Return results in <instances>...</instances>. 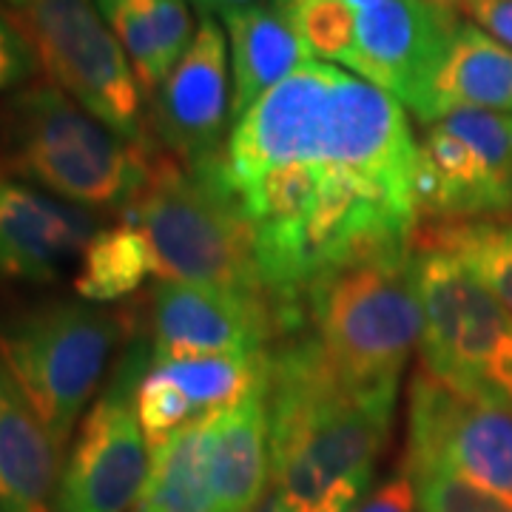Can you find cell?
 I'll return each instance as SVG.
<instances>
[{
  "instance_id": "cell-20",
  "label": "cell",
  "mask_w": 512,
  "mask_h": 512,
  "mask_svg": "<svg viewBox=\"0 0 512 512\" xmlns=\"http://www.w3.org/2000/svg\"><path fill=\"white\" fill-rule=\"evenodd\" d=\"M456 109L512 114V49L470 23L458 26L436 74L433 123Z\"/></svg>"
},
{
  "instance_id": "cell-27",
  "label": "cell",
  "mask_w": 512,
  "mask_h": 512,
  "mask_svg": "<svg viewBox=\"0 0 512 512\" xmlns=\"http://www.w3.org/2000/svg\"><path fill=\"white\" fill-rule=\"evenodd\" d=\"M134 413H137L140 430H143L151 450L160 447L165 439H171L188 421H194L191 404L185 402L180 387L157 367H148V373L137 387Z\"/></svg>"
},
{
  "instance_id": "cell-33",
  "label": "cell",
  "mask_w": 512,
  "mask_h": 512,
  "mask_svg": "<svg viewBox=\"0 0 512 512\" xmlns=\"http://www.w3.org/2000/svg\"><path fill=\"white\" fill-rule=\"evenodd\" d=\"M188 3H194L197 9H200L202 15H231V12H239V9H248V6H259V3H265V0H188Z\"/></svg>"
},
{
  "instance_id": "cell-15",
  "label": "cell",
  "mask_w": 512,
  "mask_h": 512,
  "mask_svg": "<svg viewBox=\"0 0 512 512\" xmlns=\"http://www.w3.org/2000/svg\"><path fill=\"white\" fill-rule=\"evenodd\" d=\"M97 231V214L0 168V285L55 282Z\"/></svg>"
},
{
  "instance_id": "cell-16",
  "label": "cell",
  "mask_w": 512,
  "mask_h": 512,
  "mask_svg": "<svg viewBox=\"0 0 512 512\" xmlns=\"http://www.w3.org/2000/svg\"><path fill=\"white\" fill-rule=\"evenodd\" d=\"M416 211L427 222L504 217L512 211V174L447 123H430L419 143Z\"/></svg>"
},
{
  "instance_id": "cell-18",
  "label": "cell",
  "mask_w": 512,
  "mask_h": 512,
  "mask_svg": "<svg viewBox=\"0 0 512 512\" xmlns=\"http://www.w3.org/2000/svg\"><path fill=\"white\" fill-rule=\"evenodd\" d=\"M66 453L0 362V512H52Z\"/></svg>"
},
{
  "instance_id": "cell-28",
  "label": "cell",
  "mask_w": 512,
  "mask_h": 512,
  "mask_svg": "<svg viewBox=\"0 0 512 512\" xmlns=\"http://www.w3.org/2000/svg\"><path fill=\"white\" fill-rule=\"evenodd\" d=\"M407 473L416 484V495L424 512H512V504H507L504 498L481 490L456 473H447L439 467L407 470Z\"/></svg>"
},
{
  "instance_id": "cell-22",
  "label": "cell",
  "mask_w": 512,
  "mask_h": 512,
  "mask_svg": "<svg viewBox=\"0 0 512 512\" xmlns=\"http://www.w3.org/2000/svg\"><path fill=\"white\" fill-rule=\"evenodd\" d=\"M413 245L436 248L456 259L467 274L512 313V220L427 222L416 228Z\"/></svg>"
},
{
  "instance_id": "cell-13",
  "label": "cell",
  "mask_w": 512,
  "mask_h": 512,
  "mask_svg": "<svg viewBox=\"0 0 512 512\" xmlns=\"http://www.w3.org/2000/svg\"><path fill=\"white\" fill-rule=\"evenodd\" d=\"M416 163L419 143L413 140L402 103L339 69L330 100L325 165L359 174L390 200L416 211Z\"/></svg>"
},
{
  "instance_id": "cell-7",
  "label": "cell",
  "mask_w": 512,
  "mask_h": 512,
  "mask_svg": "<svg viewBox=\"0 0 512 512\" xmlns=\"http://www.w3.org/2000/svg\"><path fill=\"white\" fill-rule=\"evenodd\" d=\"M60 92L134 146H154L146 94L97 0H0Z\"/></svg>"
},
{
  "instance_id": "cell-3",
  "label": "cell",
  "mask_w": 512,
  "mask_h": 512,
  "mask_svg": "<svg viewBox=\"0 0 512 512\" xmlns=\"http://www.w3.org/2000/svg\"><path fill=\"white\" fill-rule=\"evenodd\" d=\"M154 154L157 146L128 143L46 80L0 103V168L92 214H126Z\"/></svg>"
},
{
  "instance_id": "cell-32",
  "label": "cell",
  "mask_w": 512,
  "mask_h": 512,
  "mask_svg": "<svg viewBox=\"0 0 512 512\" xmlns=\"http://www.w3.org/2000/svg\"><path fill=\"white\" fill-rule=\"evenodd\" d=\"M467 15L476 20L478 29L512 49V0H470Z\"/></svg>"
},
{
  "instance_id": "cell-11",
  "label": "cell",
  "mask_w": 512,
  "mask_h": 512,
  "mask_svg": "<svg viewBox=\"0 0 512 512\" xmlns=\"http://www.w3.org/2000/svg\"><path fill=\"white\" fill-rule=\"evenodd\" d=\"M336 72L333 63L311 60L234 123L225 143V168L237 191L279 165H325Z\"/></svg>"
},
{
  "instance_id": "cell-34",
  "label": "cell",
  "mask_w": 512,
  "mask_h": 512,
  "mask_svg": "<svg viewBox=\"0 0 512 512\" xmlns=\"http://www.w3.org/2000/svg\"><path fill=\"white\" fill-rule=\"evenodd\" d=\"M427 3H433L436 9L450 12V15H461V12H467V6H470V0H427Z\"/></svg>"
},
{
  "instance_id": "cell-5",
  "label": "cell",
  "mask_w": 512,
  "mask_h": 512,
  "mask_svg": "<svg viewBox=\"0 0 512 512\" xmlns=\"http://www.w3.org/2000/svg\"><path fill=\"white\" fill-rule=\"evenodd\" d=\"M296 330H305L350 382L399 390L424 330L410 259L365 262L319 276L302 296Z\"/></svg>"
},
{
  "instance_id": "cell-8",
  "label": "cell",
  "mask_w": 512,
  "mask_h": 512,
  "mask_svg": "<svg viewBox=\"0 0 512 512\" xmlns=\"http://www.w3.org/2000/svg\"><path fill=\"white\" fill-rule=\"evenodd\" d=\"M151 342L131 339L106 393L83 416L63 461L55 512H128L143 498L151 447L134 413V396L151 367Z\"/></svg>"
},
{
  "instance_id": "cell-4",
  "label": "cell",
  "mask_w": 512,
  "mask_h": 512,
  "mask_svg": "<svg viewBox=\"0 0 512 512\" xmlns=\"http://www.w3.org/2000/svg\"><path fill=\"white\" fill-rule=\"evenodd\" d=\"M134 336V313L86 299L55 296L0 313V362L63 453L114 353Z\"/></svg>"
},
{
  "instance_id": "cell-17",
  "label": "cell",
  "mask_w": 512,
  "mask_h": 512,
  "mask_svg": "<svg viewBox=\"0 0 512 512\" xmlns=\"http://www.w3.org/2000/svg\"><path fill=\"white\" fill-rule=\"evenodd\" d=\"M208 478L214 512H254L271 481L268 382L234 407L211 416Z\"/></svg>"
},
{
  "instance_id": "cell-10",
  "label": "cell",
  "mask_w": 512,
  "mask_h": 512,
  "mask_svg": "<svg viewBox=\"0 0 512 512\" xmlns=\"http://www.w3.org/2000/svg\"><path fill=\"white\" fill-rule=\"evenodd\" d=\"M461 18L427 0H382L356 15L342 66L433 123V83Z\"/></svg>"
},
{
  "instance_id": "cell-35",
  "label": "cell",
  "mask_w": 512,
  "mask_h": 512,
  "mask_svg": "<svg viewBox=\"0 0 512 512\" xmlns=\"http://www.w3.org/2000/svg\"><path fill=\"white\" fill-rule=\"evenodd\" d=\"M333 3H342V6H348L350 12H365V9H373V6H379L382 0H333Z\"/></svg>"
},
{
  "instance_id": "cell-31",
  "label": "cell",
  "mask_w": 512,
  "mask_h": 512,
  "mask_svg": "<svg viewBox=\"0 0 512 512\" xmlns=\"http://www.w3.org/2000/svg\"><path fill=\"white\" fill-rule=\"evenodd\" d=\"M416 501H419L416 484H413L410 473L402 470L399 476H393L387 484H382L365 504H359L353 512H413Z\"/></svg>"
},
{
  "instance_id": "cell-26",
  "label": "cell",
  "mask_w": 512,
  "mask_h": 512,
  "mask_svg": "<svg viewBox=\"0 0 512 512\" xmlns=\"http://www.w3.org/2000/svg\"><path fill=\"white\" fill-rule=\"evenodd\" d=\"M97 9L103 12L114 37L120 40L143 94L151 97L163 86L171 69L165 63L160 37L148 18L143 0H97Z\"/></svg>"
},
{
  "instance_id": "cell-25",
  "label": "cell",
  "mask_w": 512,
  "mask_h": 512,
  "mask_svg": "<svg viewBox=\"0 0 512 512\" xmlns=\"http://www.w3.org/2000/svg\"><path fill=\"white\" fill-rule=\"evenodd\" d=\"M325 171L328 165L322 163L279 165L254 183L239 188L251 225L271 228V225H293L305 220V214L316 200V191L325 180Z\"/></svg>"
},
{
  "instance_id": "cell-21",
  "label": "cell",
  "mask_w": 512,
  "mask_h": 512,
  "mask_svg": "<svg viewBox=\"0 0 512 512\" xmlns=\"http://www.w3.org/2000/svg\"><path fill=\"white\" fill-rule=\"evenodd\" d=\"M211 416L188 421L171 439L151 450L143 504L154 512H214L208 478Z\"/></svg>"
},
{
  "instance_id": "cell-23",
  "label": "cell",
  "mask_w": 512,
  "mask_h": 512,
  "mask_svg": "<svg viewBox=\"0 0 512 512\" xmlns=\"http://www.w3.org/2000/svg\"><path fill=\"white\" fill-rule=\"evenodd\" d=\"M151 274L157 276V268L146 237L123 220L94 234L74 276V293L86 302L106 305L137 291Z\"/></svg>"
},
{
  "instance_id": "cell-37",
  "label": "cell",
  "mask_w": 512,
  "mask_h": 512,
  "mask_svg": "<svg viewBox=\"0 0 512 512\" xmlns=\"http://www.w3.org/2000/svg\"><path fill=\"white\" fill-rule=\"evenodd\" d=\"M128 512H154V510H148L146 504H140V507H134V510H128Z\"/></svg>"
},
{
  "instance_id": "cell-12",
  "label": "cell",
  "mask_w": 512,
  "mask_h": 512,
  "mask_svg": "<svg viewBox=\"0 0 512 512\" xmlns=\"http://www.w3.org/2000/svg\"><path fill=\"white\" fill-rule=\"evenodd\" d=\"M279 339L274 308L245 293L160 279L148 293L151 362L256 356Z\"/></svg>"
},
{
  "instance_id": "cell-29",
  "label": "cell",
  "mask_w": 512,
  "mask_h": 512,
  "mask_svg": "<svg viewBox=\"0 0 512 512\" xmlns=\"http://www.w3.org/2000/svg\"><path fill=\"white\" fill-rule=\"evenodd\" d=\"M143 6L157 29L165 63H168V69H174L197 37L188 0H143Z\"/></svg>"
},
{
  "instance_id": "cell-2",
  "label": "cell",
  "mask_w": 512,
  "mask_h": 512,
  "mask_svg": "<svg viewBox=\"0 0 512 512\" xmlns=\"http://www.w3.org/2000/svg\"><path fill=\"white\" fill-rule=\"evenodd\" d=\"M123 220L146 237L160 279L268 302L256 271L254 225L228 177L225 151L200 163L157 151L146 188Z\"/></svg>"
},
{
  "instance_id": "cell-1",
  "label": "cell",
  "mask_w": 512,
  "mask_h": 512,
  "mask_svg": "<svg viewBox=\"0 0 512 512\" xmlns=\"http://www.w3.org/2000/svg\"><path fill=\"white\" fill-rule=\"evenodd\" d=\"M271 481L293 512H353L382 458L393 387L345 379L305 330L268 350Z\"/></svg>"
},
{
  "instance_id": "cell-30",
  "label": "cell",
  "mask_w": 512,
  "mask_h": 512,
  "mask_svg": "<svg viewBox=\"0 0 512 512\" xmlns=\"http://www.w3.org/2000/svg\"><path fill=\"white\" fill-rule=\"evenodd\" d=\"M37 57L29 40L20 35L18 26L0 15V94L18 89L37 72Z\"/></svg>"
},
{
  "instance_id": "cell-36",
  "label": "cell",
  "mask_w": 512,
  "mask_h": 512,
  "mask_svg": "<svg viewBox=\"0 0 512 512\" xmlns=\"http://www.w3.org/2000/svg\"><path fill=\"white\" fill-rule=\"evenodd\" d=\"M265 512H293V510H291V507H288V504H285V501H282V498H279V495H274V498L268 501V507H265Z\"/></svg>"
},
{
  "instance_id": "cell-9",
  "label": "cell",
  "mask_w": 512,
  "mask_h": 512,
  "mask_svg": "<svg viewBox=\"0 0 512 512\" xmlns=\"http://www.w3.org/2000/svg\"><path fill=\"white\" fill-rule=\"evenodd\" d=\"M439 467L512 504V413L453 393L416 370L407 413L404 470Z\"/></svg>"
},
{
  "instance_id": "cell-6",
  "label": "cell",
  "mask_w": 512,
  "mask_h": 512,
  "mask_svg": "<svg viewBox=\"0 0 512 512\" xmlns=\"http://www.w3.org/2000/svg\"><path fill=\"white\" fill-rule=\"evenodd\" d=\"M421 367L453 393L512 413V313L456 259L413 245Z\"/></svg>"
},
{
  "instance_id": "cell-24",
  "label": "cell",
  "mask_w": 512,
  "mask_h": 512,
  "mask_svg": "<svg viewBox=\"0 0 512 512\" xmlns=\"http://www.w3.org/2000/svg\"><path fill=\"white\" fill-rule=\"evenodd\" d=\"M180 387L194 419L217 416L268 382V350L256 356H200L151 362Z\"/></svg>"
},
{
  "instance_id": "cell-14",
  "label": "cell",
  "mask_w": 512,
  "mask_h": 512,
  "mask_svg": "<svg viewBox=\"0 0 512 512\" xmlns=\"http://www.w3.org/2000/svg\"><path fill=\"white\" fill-rule=\"evenodd\" d=\"M231 89L225 32L217 20L202 15L194 43L148 97L146 120L154 146H163L180 163H200L225 151Z\"/></svg>"
},
{
  "instance_id": "cell-19",
  "label": "cell",
  "mask_w": 512,
  "mask_h": 512,
  "mask_svg": "<svg viewBox=\"0 0 512 512\" xmlns=\"http://www.w3.org/2000/svg\"><path fill=\"white\" fill-rule=\"evenodd\" d=\"M231 40V120L237 123L262 94L311 63V49L276 3L248 6L222 18Z\"/></svg>"
}]
</instances>
